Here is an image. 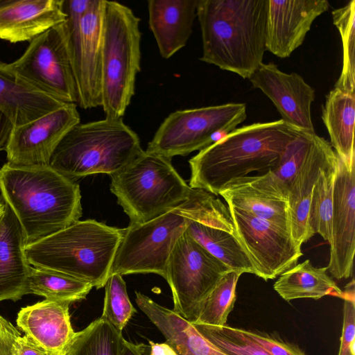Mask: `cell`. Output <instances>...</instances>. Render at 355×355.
I'll return each mask as SVG.
<instances>
[{"label": "cell", "instance_id": "obj_15", "mask_svg": "<svg viewBox=\"0 0 355 355\" xmlns=\"http://www.w3.org/2000/svg\"><path fill=\"white\" fill-rule=\"evenodd\" d=\"M334 186L330 256L326 267L337 279L353 277L355 250V161L339 157Z\"/></svg>", "mask_w": 355, "mask_h": 355}, {"label": "cell", "instance_id": "obj_16", "mask_svg": "<svg viewBox=\"0 0 355 355\" xmlns=\"http://www.w3.org/2000/svg\"><path fill=\"white\" fill-rule=\"evenodd\" d=\"M249 80L270 99L286 123L315 133L311 113L315 90L301 76L283 72L272 62L262 63Z\"/></svg>", "mask_w": 355, "mask_h": 355}, {"label": "cell", "instance_id": "obj_2", "mask_svg": "<svg viewBox=\"0 0 355 355\" xmlns=\"http://www.w3.org/2000/svg\"><path fill=\"white\" fill-rule=\"evenodd\" d=\"M3 200L17 216L26 245L58 232L82 216L79 185L49 166L0 168Z\"/></svg>", "mask_w": 355, "mask_h": 355}, {"label": "cell", "instance_id": "obj_40", "mask_svg": "<svg viewBox=\"0 0 355 355\" xmlns=\"http://www.w3.org/2000/svg\"><path fill=\"white\" fill-rule=\"evenodd\" d=\"M11 355H48L26 335L17 337L12 347Z\"/></svg>", "mask_w": 355, "mask_h": 355}, {"label": "cell", "instance_id": "obj_14", "mask_svg": "<svg viewBox=\"0 0 355 355\" xmlns=\"http://www.w3.org/2000/svg\"><path fill=\"white\" fill-rule=\"evenodd\" d=\"M80 123L76 104L66 103L26 124L14 127L6 148L8 163L17 166H49L63 137Z\"/></svg>", "mask_w": 355, "mask_h": 355}, {"label": "cell", "instance_id": "obj_8", "mask_svg": "<svg viewBox=\"0 0 355 355\" xmlns=\"http://www.w3.org/2000/svg\"><path fill=\"white\" fill-rule=\"evenodd\" d=\"M105 0H64V21L78 102L101 106V69Z\"/></svg>", "mask_w": 355, "mask_h": 355}, {"label": "cell", "instance_id": "obj_31", "mask_svg": "<svg viewBox=\"0 0 355 355\" xmlns=\"http://www.w3.org/2000/svg\"><path fill=\"white\" fill-rule=\"evenodd\" d=\"M241 272L230 270L217 282L201 303L196 320L192 324L222 327L236 301V287Z\"/></svg>", "mask_w": 355, "mask_h": 355}, {"label": "cell", "instance_id": "obj_4", "mask_svg": "<svg viewBox=\"0 0 355 355\" xmlns=\"http://www.w3.org/2000/svg\"><path fill=\"white\" fill-rule=\"evenodd\" d=\"M124 229L95 220H77L25 247L33 267L59 271L105 286Z\"/></svg>", "mask_w": 355, "mask_h": 355}, {"label": "cell", "instance_id": "obj_22", "mask_svg": "<svg viewBox=\"0 0 355 355\" xmlns=\"http://www.w3.org/2000/svg\"><path fill=\"white\" fill-rule=\"evenodd\" d=\"M0 218V302H17L28 294L27 282L31 266L26 254L22 227L4 201Z\"/></svg>", "mask_w": 355, "mask_h": 355}, {"label": "cell", "instance_id": "obj_3", "mask_svg": "<svg viewBox=\"0 0 355 355\" xmlns=\"http://www.w3.org/2000/svg\"><path fill=\"white\" fill-rule=\"evenodd\" d=\"M268 0H198L200 60L250 78L263 63Z\"/></svg>", "mask_w": 355, "mask_h": 355}, {"label": "cell", "instance_id": "obj_36", "mask_svg": "<svg viewBox=\"0 0 355 355\" xmlns=\"http://www.w3.org/2000/svg\"><path fill=\"white\" fill-rule=\"evenodd\" d=\"M314 134L301 131L287 146L277 167L272 171L287 192L306 155Z\"/></svg>", "mask_w": 355, "mask_h": 355}, {"label": "cell", "instance_id": "obj_33", "mask_svg": "<svg viewBox=\"0 0 355 355\" xmlns=\"http://www.w3.org/2000/svg\"><path fill=\"white\" fill-rule=\"evenodd\" d=\"M193 325L207 340L227 355H271L248 336L243 329L227 324Z\"/></svg>", "mask_w": 355, "mask_h": 355}, {"label": "cell", "instance_id": "obj_20", "mask_svg": "<svg viewBox=\"0 0 355 355\" xmlns=\"http://www.w3.org/2000/svg\"><path fill=\"white\" fill-rule=\"evenodd\" d=\"M70 304L45 299L21 308L17 325L48 355H66L76 333L71 324Z\"/></svg>", "mask_w": 355, "mask_h": 355}, {"label": "cell", "instance_id": "obj_28", "mask_svg": "<svg viewBox=\"0 0 355 355\" xmlns=\"http://www.w3.org/2000/svg\"><path fill=\"white\" fill-rule=\"evenodd\" d=\"M93 286L69 275L46 268L31 266L28 276V294L46 300L72 304L85 299Z\"/></svg>", "mask_w": 355, "mask_h": 355}, {"label": "cell", "instance_id": "obj_41", "mask_svg": "<svg viewBox=\"0 0 355 355\" xmlns=\"http://www.w3.org/2000/svg\"><path fill=\"white\" fill-rule=\"evenodd\" d=\"M13 128L11 121L0 110V151L6 150Z\"/></svg>", "mask_w": 355, "mask_h": 355}, {"label": "cell", "instance_id": "obj_24", "mask_svg": "<svg viewBox=\"0 0 355 355\" xmlns=\"http://www.w3.org/2000/svg\"><path fill=\"white\" fill-rule=\"evenodd\" d=\"M65 104L32 86L10 63L0 62V110L14 127L29 123Z\"/></svg>", "mask_w": 355, "mask_h": 355}, {"label": "cell", "instance_id": "obj_27", "mask_svg": "<svg viewBox=\"0 0 355 355\" xmlns=\"http://www.w3.org/2000/svg\"><path fill=\"white\" fill-rule=\"evenodd\" d=\"M186 220L185 232L189 236L230 270L254 275L248 255L233 234L194 220Z\"/></svg>", "mask_w": 355, "mask_h": 355}, {"label": "cell", "instance_id": "obj_25", "mask_svg": "<svg viewBox=\"0 0 355 355\" xmlns=\"http://www.w3.org/2000/svg\"><path fill=\"white\" fill-rule=\"evenodd\" d=\"M322 119L338 157L347 163L354 162L355 92L334 87L322 107Z\"/></svg>", "mask_w": 355, "mask_h": 355}, {"label": "cell", "instance_id": "obj_26", "mask_svg": "<svg viewBox=\"0 0 355 355\" xmlns=\"http://www.w3.org/2000/svg\"><path fill=\"white\" fill-rule=\"evenodd\" d=\"M306 259L283 272L275 282V291L286 301L301 298L318 300L326 295L343 299V291L327 273Z\"/></svg>", "mask_w": 355, "mask_h": 355}, {"label": "cell", "instance_id": "obj_37", "mask_svg": "<svg viewBox=\"0 0 355 355\" xmlns=\"http://www.w3.org/2000/svg\"><path fill=\"white\" fill-rule=\"evenodd\" d=\"M354 279L343 291V322L338 355H355V295Z\"/></svg>", "mask_w": 355, "mask_h": 355}, {"label": "cell", "instance_id": "obj_29", "mask_svg": "<svg viewBox=\"0 0 355 355\" xmlns=\"http://www.w3.org/2000/svg\"><path fill=\"white\" fill-rule=\"evenodd\" d=\"M338 164L337 155L320 172L313 190L309 209L312 232L319 234L329 243L331 241L334 186Z\"/></svg>", "mask_w": 355, "mask_h": 355}, {"label": "cell", "instance_id": "obj_1", "mask_svg": "<svg viewBox=\"0 0 355 355\" xmlns=\"http://www.w3.org/2000/svg\"><path fill=\"white\" fill-rule=\"evenodd\" d=\"M300 132L282 119L236 128L189 159V186L218 196L236 178L274 171Z\"/></svg>", "mask_w": 355, "mask_h": 355}, {"label": "cell", "instance_id": "obj_35", "mask_svg": "<svg viewBox=\"0 0 355 355\" xmlns=\"http://www.w3.org/2000/svg\"><path fill=\"white\" fill-rule=\"evenodd\" d=\"M135 312L122 276L110 275L105 285L104 304L101 317L122 331Z\"/></svg>", "mask_w": 355, "mask_h": 355}, {"label": "cell", "instance_id": "obj_13", "mask_svg": "<svg viewBox=\"0 0 355 355\" xmlns=\"http://www.w3.org/2000/svg\"><path fill=\"white\" fill-rule=\"evenodd\" d=\"M228 209L234 236L248 255L255 275L273 279L296 265L302 252L289 231L245 211Z\"/></svg>", "mask_w": 355, "mask_h": 355}, {"label": "cell", "instance_id": "obj_34", "mask_svg": "<svg viewBox=\"0 0 355 355\" xmlns=\"http://www.w3.org/2000/svg\"><path fill=\"white\" fill-rule=\"evenodd\" d=\"M163 336L179 355H227L207 340L191 322L181 316L173 318L167 324Z\"/></svg>", "mask_w": 355, "mask_h": 355}, {"label": "cell", "instance_id": "obj_23", "mask_svg": "<svg viewBox=\"0 0 355 355\" xmlns=\"http://www.w3.org/2000/svg\"><path fill=\"white\" fill-rule=\"evenodd\" d=\"M198 0H149L148 23L159 53L168 59L192 34Z\"/></svg>", "mask_w": 355, "mask_h": 355}, {"label": "cell", "instance_id": "obj_32", "mask_svg": "<svg viewBox=\"0 0 355 355\" xmlns=\"http://www.w3.org/2000/svg\"><path fill=\"white\" fill-rule=\"evenodd\" d=\"M332 17L343 45L342 70L334 87L355 92V1L334 10Z\"/></svg>", "mask_w": 355, "mask_h": 355}, {"label": "cell", "instance_id": "obj_6", "mask_svg": "<svg viewBox=\"0 0 355 355\" xmlns=\"http://www.w3.org/2000/svg\"><path fill=\"white\" fill-rule=\"evenodd\" d=\"M140 19L128 6L105 1L101 69V106L105 117L124 115L141 70Z\"/></svg>", "mask_w": 355, "mask_h": 355}, {"label": "cell", "instance_id": "obj_42", "mask_svg": "<svg viewBox=\"0 0 355 355\" xmlns=\"http://www.w3.org/2000/svg\"><path fill=\"white\" fill-rule=\"evenodd\" d=\"M148 355H179L173 347L166 341L164 343H155L148 340Z\"/></svg>", "mask_w": 355, "mask_h": 355}, {"label": "cell", "instance_id": "obj_43", "mask_svg": "<svg viewBox=\"0 0 355 355\" xmlns=\"http://www.w3.org/2000/svg\"><path fill=\"white\" fill-rule=\"evenodd\" d=\"M148 346L135 344L124 339L120 355H147Z\"/></svg>", "mask_w": 355, "mask_h": 355}, {"label": "cell", "instance_id": "obj_11", "mask_svg": "<svg viewBox=\"0 0 355 355\" xmlns=\"http://www.w3.org/2000/svg\"><path fill=\"white\" fill-rule=\"evenodd\" d=\"M229 268L184 231L168 260L166 280L172 293L173 311L193 323L201 303Z\"/></svg>", "mask_w": 355, "mask_h": 355}, {"label": "cell", "instance_id": "obj_30", "mask_svg": "<svg viewBox=\"0 0 355 355\" xmlns=\"http://www.w3.org/2000/svg\"><path fill=\"white\" fill-rule=\"evenodd\" d=\"M123 340L122 331L100 317L76 333L66 355H120Z\"/></svg>", "mask_w": 355, "mask_h": 355}, {"label": "cell", "instance_id": "obj_38", "mask_svg": "<svg viewBox=\"0 0 355 355\" xmlns=\"http://www.w3.org/2000/svg\"><path fill=\"white\" fill-rule=\"evenodd\" d=\"M243 331L271 355H306L299 346L284 340L277 333L250 329Z\"/></svg>", "mask_w": 355, "mask_h": 355}, {"label": "cell", "instance_id": "obj_10", "mask_svg": "<svg viewBox=\"0 0 355 355\" xmlns=\"http://www.w3.org/2000/svg\"><path fill=\"white\" fill-rule=\"evenodd\" d=\"M186 225L180 205L150 221L129 224L124 229L110 275L155 273L166 279L170 254Z\"/></svg>", "mask_w": 355, "mask_h": 355}, {"label": "cell", "instance_id": "obj_39", "mask_svg": "<svg viewBox=\"0 0 355 355\" xmlns=\"http://www.w3.org/2000/svg\"><path fill=\"white\" fill-rule=\"evenodd\" d=\"M20 336L17 328L0 315V355H11L12 345Z\"/></svg>", "mask_w": 355, "mask_h": 355}, {"label": "cell", "instance_id": "obj_5", "mask_svg": "<svg viewBox=\"0 0 355 355\" xmlns=\"http://www.w3.org/2000/svg\"><path fill=\"white\" fill-rule=\"evenodd\" d=\"M143 152L137 134L122 118L105 117L74 125L55 148L49 166L72 180L112 175Z\"/></svg>", "mask_w": 355, "mask_h": 355}, {"label": "cell", "instance_id": "obj_7", "mask_svg": "<svg viewBox=\"0 0 355 355\" xmlns=\"http://www.w3.org/2000/svg\"><path fill=\"white\" fill-rule=\"evenodd\" d=\"M110 177V191L129 224L150 221L178 207L191 190L171 159L146 150Z\"/></svg>", "mask_w": 355, "mask_h": 355}, {"label": "cell", "instance_id": "obj_44", "mask_svg": "<svg viewBox=\"0 0 355 355\" xmlns=\"http://www.w3.org/2000/svg\"><path fill=\"white\" fill-rule=\"evenodd\" d=\"M4 207H5L4 200H3V198L1 196L0 197V218L3 214Z\"/></svg>", "mask_w": 355, "mask_h": 355}, {"label": "cell", "instance_id": "obj_18", "mask_svg": "<svg viewBox=\"0 0 355 355\" xmlns=\"http://www.w3.org/2000/svg\"><path fill=\"white\" fill-rule=\"evenodd\" d=\"M329 8L327 0H268L266 50L281 58L289 57Z\"/></svg>", "mask_w": 355, "mask_h": 355}, {"label": "cell", "instance_id": "obj_17", "mask_svg": "<svg viewBox=\"0 0 355 355\" xmlns=\"http://www.w3.org/2000/svg\"><path fill=\"white\" fill-rule=\"evenodd\" d=\"M218 195L228 207L248 212L291 233L288 192L272 171L236 178Z\"/></svg>", "mask_w": 355, "mask_h": 355}, {"label": "cell", "instance_id": "obj_19", "mask_svg": "<svg viewBox=\"0 0 355 355\" xmlns=\"http://www.w3.org/2000/svg\"><path fill=\"white\" fill-rule=\"evenodd\" d=\"M336 157L330 143L315 133L306 155L288 189L291 232L300 247L314 235L309 224V209L313 190L320 172Z\"/></svg>", "mask_w": 355, "mask_h": 355}, {"label": "cell", "instance_id": "obj_12", "mask_svg": "<svg viewBox=\"0 0 355 355\" xmlns=\"http://www.w3.org/2000/svg\"><path fill=\"white\" fill-rule=\"evenodd\" d=\"M10 67L40 91L66 103L78 102L65 23L44 32L31 42Z\"/></svg>", "mask_w": 355, "mask_h": 355}, {"label": "cell", "instance_id": "obj_21", "mask_svg": "<svg viewBox=\"0 0 355 355\" xmlns=\"http://www.w3.org/2000/svg\"><path fill=\"white\" fill-rule=\"evenodd\" d=\"M64 0H0V39L31 42L64 22Z\"/></svg>", "mask_w": 355, "mask_h": 355}, {"label": "cell", "instance_id": "obj_9", "mask_svg": "<svg viewBox=\"0 0 355 355\" xmlns=\"http://www.w3.org/2000/svg\"><path fill=\"white\" fill-rule=\"evenodd\" d=\"M246 105L230 103L176 110L164 119L146 150L171 159L211 145L220 129L236 126L246 119Z\"/></svg>", "mask_w": 355, "mask_h": 355}]
</instances>
